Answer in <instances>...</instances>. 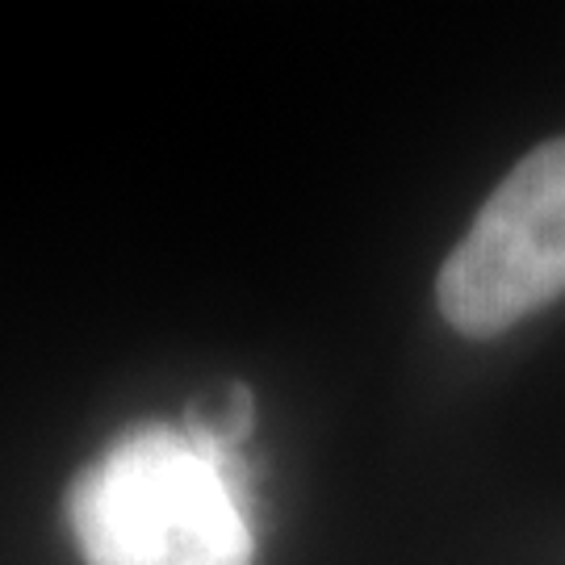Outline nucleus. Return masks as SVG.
Masks as SVG:
<instances>
[{
    "label": "nucleus",
    "mask_w": 565,
    "mask_h": 565,
    "mask_svg": "<svg viewBox=\"0 0 565 565\" xmlns=\"http://www.w3.org/2000/svg\"><path fill=\"white\" fill-rule=\"evenodd\" d=\"M88 565H252V527L226 461L181 427H135L67 490Z\"/></svg>",
    "instance_id": "nucleus-1"
},
{
    "label": "nucleus",
    "mask_w": 565,
    "mask_h": 565,
    "mask_svg": "<svg viewBox=\"0 0 565 565\" xmlns=\"http://www.w3.org/2000/svg\"><path fill=\"white\" fill-rule=\"evenodd\" d=\"M565 294V139L507 172L448 252L436 302L465 340H494Z\"/></svg>",
    "instance_id": "nucleus-2"
},
{
    "label": "nucleus",
    "mask_w": 565,
    "mask_h": 565,
    "mask_svg": "<svg viewBox=\"0 0 565 565\" xmlns=\"http://www.w3.org/2000/svg\"><path fill=\"white\" fill-rule=\"evenodd\" d=\"M256 424V398L243 382H226L214 390H202L193 403L184 406L181 431L193 445L210 452L214 461H231V452L252 436Z\"/></svg>",
    "instance_id": "nucleus-3"
}]
</instances>
